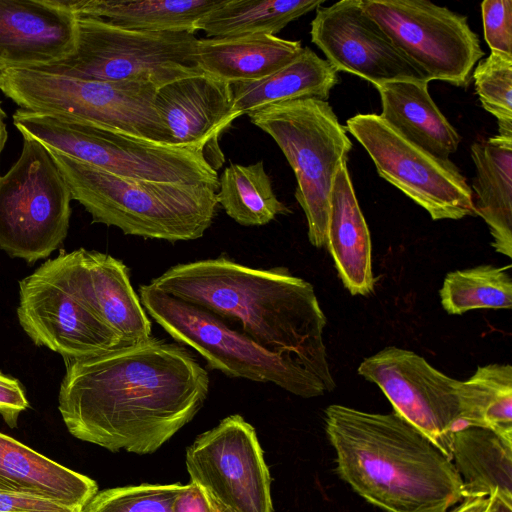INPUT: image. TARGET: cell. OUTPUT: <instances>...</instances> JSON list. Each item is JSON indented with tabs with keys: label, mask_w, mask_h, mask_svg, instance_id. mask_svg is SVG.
Wrapping results in <instances>:
<instances>
[{
	"label": "cell",
	"mask_w": 512,
	"mask_h": 512,
	"mask_svg": "<svg viewBox=\"0 0 512 512\" xmlns=\"http://www.w3.org/2000/svg\"><path fill=\"white\" fill-rule=\"evenodd\" d=\"M69 281L82 301L121 340L149 339L152 323L135 292L127 266L113 256L79 248L63 251Z\"/></svg>",
	"instance_id": "obj_18"
},
{
	"label": "cell",
	"mask_w": 512,
	"mask_h": 512,
	"mask_svg": "<svg viewBox=\"0 0 512 512\" xmlns=\"http://www.w3.org/2000/svg\"><path fill=\"white\" fill-rule=\"evenodd\" d=\"M64 362V424L75 438L112 452H155L193 419L209 392L208 372L194 355L153 336Z\"/></svg>",
	"instance_id": "obj_1"
},
{
	"label": "cell",
	"mask_w": 512,
	"mask_h": 512,
	"mask_svg": "<svg viewBox=\"0 0 512 512\" xmlns=\"http://www.w3.org/2000/svg\"><path fill=\"white\" fill-rule=\"evenodd\" d=\"M358 373L376 384L394 412L428 436L450 457L452 433L461 427V381L406 349L386 347L364 359Z\"/></svg>",
	"instance_id": "obj_15"
},
{
	"label": "cell",
	"mask_w": 512,
	"mask_h": 512,
	"mask_svg": "<svg viewBox=\"0 0 512 512\" xmlns=\"http://www.w3.org/2000/svg\"><path fill=\"white\" fill-rule=\"evenodd\" d=\"M155 106L171 143L200 149L218 172L225 161L219 138L238 118L231 84L204 73L179 79L157 89Z\"/></svg>",
	"instance_id": "obj_17"
},
{
	"label": "cell",
	"mask_w": 512,
	"mask_h": 512,
	"mask_svg": "<svg viewBox=\"0 0 512 512\" xmlns=\"http://www.w3.org/2000/svg\"><path fill=\"white\" fill-rule=\"evenodd\" d=\"M0 491L34 495L82 509L98 492V485L0 432Z\"/></svg>",
	"instance_id": "obj_21"
},
{
	"label": "cell",
	"mask_w": 512,
	"mask_h": 512,
	"mask_svg": "<svg viewBox=\"0 0 512 512\" xmlns=\"http://www.w3.org/2000/svg\"><path fill=\"white\" fill-rule=\"evenodd\" d=\"M393 43L430 80L465 87L484 56L467 17L427 0H362Z\"/></svg>",
	"instance_id": "obj_12"
},
{
	"label": "cell",
	"mask_w": 512,
	"mask_h": 512,
	"mask_svg": "<svg viewBox=\"0 0 512 512\" xmlns=\"http://www.w3.org/2000/svg\"><path fill=\"white\" fill-rule=\"evenodd\" d=\"M29 407L23 387L19 381L0 373V415L5 423L17 427L21 412Z\"/></svg>",
	"instance_id": "obj_36"
},
{
	"label": "cell",
	"mask_w": 512,
	"mask_h": 512,
	"mask_svg": "<svg viewBox=\"0 0 512 512\" xmlns=\"http://www.w3.org/2000/svg\"><path fill=\"white\" fill-rule=\"evenodd\" d=\"M75 17H90L130 30L197 32L196 23L222 0H55Z\"/></svg>",
	"instance_id": "obj_26"
},
{
	"label": "cell",
	"mask_w": 512,
	"mask_h": 512,
	"mask_svg": "<svg viewBox=\"0 0 512 512\" xmlns=\"http://www.w3.org/2000/svg\"><path fill=\"white\" fill-rule=\"evenodd\" d=\"M337 71L309 47L291 62L255 81L232 84L238 117L282 102L315 98L326 101L338 83Z\"/></svg>",
	"instance_id": "obj_27"
},
{
	"label": "cell",
	"mask_w": 512,
	"mask_h": 512,
	"mask_svg": "<svg viewBox=\"0 0 512 512\" xmlns=\"http://www.w3.org/2000/svg\"><path fill=\"white\" fill-rule=\"evenodd\" d=\"M310 35L337 72L357 75L374 86L402 79L431 81L367 14L362 0L317 8Z\"/></svg>",
	"instance_id": "obj_16"
},
{
	"label": "cell",
	"mask_w": 512,
	"mask_h": 512,
	"mask_svg": "<svg viewBox=\"0 0 512 512\" xmlns=\"http://www.w3.org/2000/svg\"><path fill=\"white\" fill-rule=\"evenodd\" d=\"M186 468L215 512H273L263 451L242 416L230 415L200 434L186 450Z\"/></svg>",
	"instance_id": "obj_13"
},
{
	"label": "cell",
	"mask_w": 512,
	"mask_h": 512,
	"mask_svg": "<svg viewBox=\"0 0 512 512\" xmlns=\"http://www.w3.org/2000/svg\"><path fill=\"white\" fill-rule=\"evenodd\" d=\"M325 429L339 476L386 512H448L464 499L451 458L396 412L334 404L325 410Z\"/></svg>",
	"instance_id": "obj_3"
},
{
	"label": "cell",
	"mask_w": 512,
	"mask_h": 512,
	"mask_svg": "<svg viewBox=\"0 0 512 512\" xmlns=\"http://www.w3.org/2000/svg\"><path fill=\"white\" fill-rule=\"evenodd\" d=\"M484 38L491 51L512 55V1L481 3Z\"/></svg>",
	"instance_id": "obj_34"
},
{
	"label": "cell",
	"mask_w": 512,
	"mask_h": 512,
	"mask_svg": "<svg viewBox=\"0 0 512 512\" xmlns=\"http://www.w3.org/2000/svg\"><path fill=\"white\" fill-rule=\"evenodd\" d=\"M428 83L402 79L376 85L380 117L413 144L448 160L457 151L461 137L433 101Z\"/></svg>",
	"instance_id": "obj_22"
},
{
	"label": "cell",
	"mask_w": 512,
	"mask_h": 512,
	"mask_svg": "<svg viewBox=\"0 0 512 512\" xmlns=\"http://www.w3.org/2000/svg\"><path fill=\"white\" fill-rule=\"evenodd\" d=\"M484 512H512V503L507 502L498 495H491Z\"/></svg>",
	"instance_id": "obj_39"
},
{
	"label": "cell",
	"mask_w": 512,
	"mask_h": 512,
	"mask_svg": "<svg viewBox=\"0 0 512 512\" xmlns=\"http://www.w3.org/2000/svg\"><path fill=\"white\" fill-rule=\"evenodd\" d=\"M4 68L5 67L2 64H0V71L3 70Z\"/></svg>",
	"instance_id": "obj_41"
},
{
	"label": "cell",
	"mask_w": 512,
	"mask_h": 512,
	"mask_svg": "<svg viewBox=\"0 0 512 512\" xmlns=\"http://www.w3.org/2000/svg\"><path fill=\"white\" fill-rule=\"evenodd\" d=\"M450 458L464 498L498 495L512 503V435L467 425L451 436Z\"/></svg>",
	"instance_id": "obj_24"
},
{
	"label": "cell",
	"mask_w": 512,
	"mask_h": 512,
	"mask_svg": "<svg viewBox=\"0 0 512 512\" xmlns=\"http://www.w3.org/2000/svg\"><path fill=\"white\" fill-rule=\"evenodd\" d=\"M217 201L230 218L247 227L266 225L290 213L277 198L263 161L226 167L219 176Z\"/></svg>",
	"instance_id": "obj_29"
},
{
	"label": "cell",
	"mask_w": 512,
	"mask_h": 512,
	"mask_svg": "<svg viewBox=\"0 0 512 512\" xmlns=\"http://www.w3.org/2000/svg\"><path fill=\"white\" fill-rule=\"evenodd\" d=\"M13 124L23 137L106 172L165 183L219 188V174L194 147L157 143L64 117L18 108Z\"/></svg>",
	"instance_id": "obj_5"
},
{
	"label": "cell",
	"mask_w": 512,
	"mask_h": 512,
	"mask_svg": "<svg viewBox=\"0 0 512 512\" xmlns=\"http://www.w3.org/2000/svg\"><path fill=\"white\" fill-rule=\"evenodd\" d=\"M302 50L300 41L268 34L197 41L202 72L231 85L264 78L291 62Z\"/></svg>",
	"instance_id": "obj_23"
},
{
	"label": "cell",
	"mask_w": 512,
	"mask_h": 512,
	"mask_svg": "<svg viewBox=\"0 0 512 512\" xmlns=\"http://www.w3.org/2000/svg\"><path fill=\"white\" fill-rule=\"evenodd\" d=\"M461 427L472 425L512 435V367L488 364L461 381Z\"/></svg>",
	"instance_id": "obj_30"
},
{
	"label": "cell",
	"mask_w": 512,
	"mask_h": 512,
	"mask_svg": "<svg viewBox=\"0 0 512 512\" xmlns=\"http://www.w3.org/2000/svg\"><path fill=\"white\" fill-rule=\"evenodd\" d=\"M138 292L147 314L177 343L196 350L210 369L233 378L273 383L304 398L330 392L299 362L266 350L213 313L149 284L139 286Z\"/></svg>",
	"instance_id": "obj_9"
},
{
	"label": "cell",
	"mask_w": 512,
	"mask_h": 512,
	"mask_svg": "<svg viewBox=\"0 0 512 512\" xmlns=\"http://www.w3.org/2000/svg\"><path fill=\"white\" fill-rule=\"evenodd\" d=\"M149 286L201 307L266 350L290 357L330 390L323 330L326 317L313 286L284 267L253 268L220 256L181 263Z\"/></svg>",
	"instance_id": "obj_2"
},
{
	"label": "cell",
	"mask_w": 512,
	"mask_h": 512,
	"mask_svg": "<svg viewBox=\"0 0 512 512\" xmlns=\"http://www.w3.org/2000/svg\"><path fill=\"white\" fill-rule=\"evenodd\" d=\"M82 509L29 494L0 491V512H81Z\"/></svg>",
	"instance_id": "obj_35"
},
{
	"label": "cell",
	"mask_w": 512,
	"mask_h": 512,
	"mask_svg": "<svg viewBox=\"0 0 512 512\" xmlns=\"http://www.w3.org/2000/svg\"><path fill=\"white\" fill-rule=\"evenodd\" d=\"M71 191L48 149L23 137L18 160L0 176V249L29 264L65 240Z\"/></svg>",
	"instance_id": "obj_10"
},
{
	"label": "cell",
	"mask_w": 512,
	"mask_h": 512,
	"mask_svg": "<svg viewBox=\"0 0 512 512\" xmlns=\"http://www.w3.org/2000/svg\"><path fill=\"white\" fill-rule=\"evenodd\" d=\"M72 199L93 223L125 235L168 242L201 238L217 213V190L207 184L165 183L121 177L49 150Z\"/></svg>",
	"instance_id": "obj_4"
},
{
	"label": "cell",
	"mask_w": 512,
	"mask_h": 512,
	"mask_svg": "<svg viewBox=\"0 0 512 512\" xmlns=\"http://www.w3.org/2000/svg\"><path fill=\"white\" fill-rule=\"evenodd\" d=\"M489 503V497L464 498L460 505L450 512H484Z\"/></svg>",
	"instance_id": "obj_38"
},
{
	"label": "cell",
	"mask_w": 512,
	"mask_h": 512,
	"mask_svg": "<svg viewBox=\"0 0 512 512\" xmlns=\"http://www.w3.org/2000/svg\"><path fill=\"white\" fill-rule=\"evenodd\" d=\"M0 91L21 109L173 145L155 106L157 89L150 84L4 68L0 71Z\"/></svg>",
	"instance_id": "obj_6"
},
{
	"label": "cell",
	"mask_w": 512,
	"mask_h": 512,
	"mask_svg": "<svg viewBox=\"0 0 512 512\" xmlns=\"http://www.w3.org/2000/svg\"><path fill=\"white\" fill-rule=\"evenodd\" d=\"M171 509L172 512H215L204 491L192 482L183 485Z\"/></svg>",
	"instance_id": "obj_37"
},
{
	"label": "cell",
	"mask_w": 512,
	"mask_h": 512,
	"mask_svg": "<svg viewBox=\"0 0 512 512\" xmlns=\"http://www.w3.org/2000/svg\"><path fill=\"white\" fill-rule=\"evenodd\" d=\"M183 485L140 484L97 492L81 512H172Z\"/></svg>",
	"instance_id": "obj_33"
},
{
	"label": "cell",
	"mask_w": 512,
	"mask_h": 512,
	"mask_svg": "<svg viewBox=\"0 0 512 512\" xmlns=\"http://www.w3.org/2000/svg\"><path fill=\"white\" fill-rule=\"evenodd\" d=\"M324 0H222L197 23L210 37L276 35L290 22L317 9Z\"/></svg>",
	"instance_id": "obj_28"
},
{
	"label": "cell",
	"mask_w": 512,
	"mask_h": 512,
	"mask_svg": "<svg viewBox=\"0 0 512 512\" xmlns=\"http://www.w3.org/2000/svg\"><path fill=\"white\" fill-rule=\"evenodd\" d=\"M17 317L37 346L80 359L123 346L71 285L63 250L19 282Z\"/></svg>",
	"instance_id": "obj_14"
},
{
	"label": "cell",
	"mask_w": 512,
	"mask_h": 512,
	"mask_svg": "<svg viewBox=\"0 0 512 512\" xmlns=\"http://www.w3.org/2000/svg\"><path fill=\"white\" fill-rule=\"evenodd\" d=\"M472 77L482 107L498 121V134L512 138V55L491 51Z\"/></svg>",
	"instance_id": "obj_32"
},
{
	"label": "cell",
	"mask_w": 512,
	"mask_h": 512,
	"mask_svg": "<svg viewBox=\"0 0 512 512\" xmlns=\"http://www.w3.org/2000/svg\"><path fill=\"white\" fill-rule=\"evenodd\" d=\"M198 38L188 32L124 29L105 21L76 17V46L66 58L37 69L72 78L137 82L156 89L203 74Z\"/></svg>",
	"instance_id": "obj_8"
},
{
	"label": "cell",
	"mask_w": 512,
	"mask_h": 512,
	"mask_svg": "<svg viewBox=\"0 0 512 512\" xmlns=\"http://www.w3.org/2000/svg\"><path fill=\"white\" fill-rule=\"evenodd\" d=\"M267 133L294 171L295 198L306 216L308 239L326 245L330 194L352 142L327 101L305 98L273 104L248 114Z\"/></svg>",
	"instance_id": "obj_7"
},
{
	"label": "cell",
	"mask_w": 512,
	"mask_h": 512,
	"mask_svg": "<svg viewBox=\"0 0 512 512\" xmlns=\"http://www.w3.org/2000/svg\"><path fill=\"white\" fill-rule=\"evenodd\" d=\"M76 46V17L55 0H0V64L37 69Z\"/></svg>",
	"instance_id": "obj_19"
},
{
	"label": "cell",
	"mask_w": 512,
	"mask_h": 512,
	"mask_svg": "<svg viewBox=\"0 0 512 512\" xmlns=\"http://www.w3.org/2000/svg\"><path fill=\"white\" fill-rule=\"evenodd\" d=\"M346 129L368 152L379 176L433 220L475 215L472 189L450 159L413 144L377 114H357L347 120Z\"/></svg>",
	"instance_id": "obj_11"
},
{
	"label": "cell",
	"mask_w": 512,
	"mask_h": 512,
	"mask_svg": "<svg viewBox=\"0 0 512 512\" xmlns=\"http://www.w3.org/2000/svg\"><path fill=\"white\" fill-rule=\"evenodd\" d=\"M326 246L347 290L352 295L370 294L375 282L370 232L355 195L347 161L340 165L331 189Z\"/></svg>",
	"instance_id": "obj_20"
},
{
	"label": "cell",
	"mask_w": 512,
	"mask_h": 512,
	"mask_svg": "<svg viewBox=\"0 0 512 512\" xmlns=\"http://www.w3.org/2000/svg\"><path fill=\"white\" fill-rule=\"evenodd\" d=\"M473 206L489 227L496 252L512 256V138L495 135L471 146Z\"/></svg>",
	"instance_id": "obj_25"
},
{
	"label": "cell",
	"mask_w": 512,
	"mask_h": 512,
	"mask_svg": "<svg viewBox=\"0 0 512 512\" xmlns=\"http://www.w3.org/2000/svg\"><path fill=\"white\" fill-rule=\"evenodd\" d=\"M510 267L480 265L448 273L439 291L442 307L452 315L475 309H511Z\"/></svg>",
	"instance_id": "obj_31"
},
{
	"label": "cell",
	"mask_w": 512,
	"mask_h": 512,
	"mask_svg": "<svg viewBox=\"0 0 512 512\" xmlns=\"http://www.w3.org/2000/svg\"><path fill=\"white\" fill-rule=\"evenodd\" d=\"M6 117L7 115L2 108L0 101V156L8 139L7 125L5 122Z\"/></svg>",
	"instance_id": "obj_40"
}]
</instances>
